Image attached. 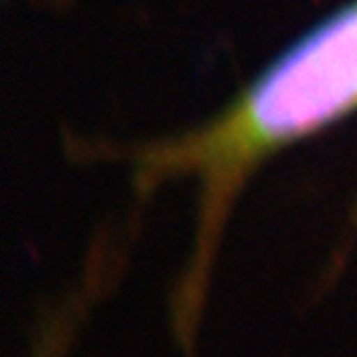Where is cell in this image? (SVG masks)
I'll use <instances>...</instances> for the list:
<instances>
[{
    "mask_svg": "<svg viewBox=\"0 0 357 357\" xmlns=\"http://www.w3.org/2000/svg\"><path fill=\"white\" fill-rule=\"evenodd\" d=\"M357 108V0L297 41L220 119L158 146L146 176L190 172L205 183L207 233L243 174L280 146ZM205 233V235H207Z\"/></svg>",
    "mask_w": 357,
    "mask_h": 357,
    "instance_id": "6da1fadb",
    "label": "cell"
}]
</instances>
